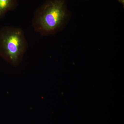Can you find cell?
I'll return each mask as SVG.
<instances>
[{
	"instance_id": "obj_1",
	"label": "cell",
	"mask_w": 124,
	"mask_h": 124,
	"mask_svg": "<svg viewBox=\"0 0 124 124\" xmlns=\"http://www.w3.org/2000/svg\"><path fill=\"white\" fill-rule=\"evenodd\" d=\"M71 16L67 0H46L35 11L32 26L41 36L54 35L64 29Z\"/></svg>"
},
{
	"instance_id": "obj_2",
	"label": "cell",
	"mask_w": 124,
	"mask_h": 124,
	"mask_svg": "<svg viewBox=\"0 0 124 124\" xmlns=\"http://www.w3.org/2000/svg\"><path fill=\"white\" fill-rule=\"evenodd\" d=\"M28 47L22 28L5 26L0 29V57L12 66L21 64Z\"/></svg>"
},
{
	"instance_id": "obj_3",
	"label": "cell",
	"mask_w": 124,
	"mask_h": 124,
	"mask_svg": "<svg viewBox=\"0 0 124 124\" xmlns=\"http://www.w3.org/2000/svg\"><path fill=\"white\" fill-rule=\"evenodd\" d=\"M18 5V0H0V20L8 12L15 10Z\"/></svg>"
},
{
	"instance_id": "obj_4",
	"label": "cell",
	"mask_w": 124,
	"mask_h": 124,
	"mask_svg": "<svg viewBox=\"0 0 124 124\" xmlns=\"http://www.w3.org/2000/svg\"><path fill=\"white\" fill-rule=\"evenodd\" d=\"M119 3H121V4L123 5L124 7V0H116Z\"/></svg>"
},
{
	"instance_id": "obj_5",
	"label": "cell",
	"mask_w": 124,
	"mask_h": 124,
	"mask_svg": "<svg viewBox=\"0 0 124 124\" xmlns=\"http://www.w3.org/2000/svg\"></svg>"
}]
</instances>
